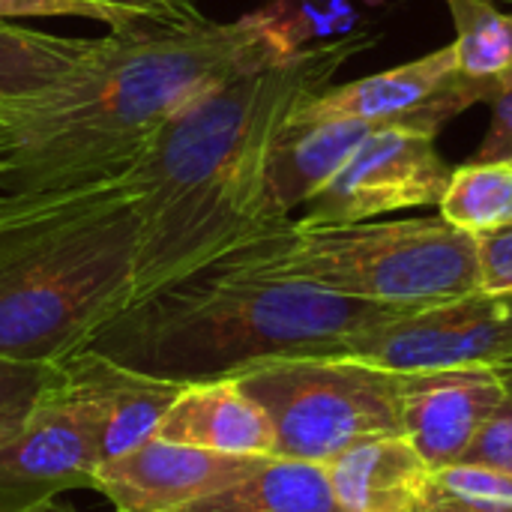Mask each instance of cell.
<instances>
[{"mask_svg": "<svg viewBox=\"0 0 512 512\" xmlns=\"http://www.w3.org/2000/svg\"><path fill=\"white\" fill-rule=\"evenodd\" d=\"M54 15H78V18H96L111 24L114 30H126L153 18L129 15L120 9H105V6H87V3H72V0H0V21L9 18H54Z\"/></svg>", "mask_w": 512, "mask_h": 512, "instance_id": "obj_24", "label": "cell"}, {"mask_svg": "<svg viewBox=\"0 0 512 512\" xmlns=\"http://www.w3.org/2000/svg\"><path fill=\"white\" fill-rule=\"evenodd\" d=\"M447 180L450 168L435 147V135L375 126L291 222L345 225L429 207L441 201Z\"/></svg>", "mask_w": 512, "mask_h": 512, "instance_id": "obj_8", "label": "cell"}, {"mask_svg": "<svg viewBox=\"0 0 512 512\" xmlns=\"http://www.w3.org/2000/svg\"><path fill=\"white\" fill-rule=\"evenodd\" d=\"M456 24V63L468 78H501L512 66V12L489 0H447Z\"/></svg>", "mask_w": 512, "mask_h": 512, "instance_id": "obj_20", "label": "cell"}, {"mask_svg": "<svg viewBox=\"0 0 512 512\" xmlns=\"http://www.w3.org/2000/svg\"><path fill=\"white\" fill-rule=\"evenodd\" d=\"M105 462V420L93 396L63 375L33 405L18 432L0 444V483L63 495L93 489V474Z\"/></svg>", "mask_w": 512, "mask_h": 512, "instance_id": "obj_10", "label": "cell"}, {"mask_svg": "<svg viewBox=\"0 0 512 512\" xmlns=\"http://www.w3.org/2000/svg\"><path fill=\"white\" fill-rule=\"evenodd\" d=\"M504 399L507 387L492 366L405 375L402 435L435 474L459 462Z\"/></svg>", "mask_w": 512, "mask_h": 512, "instance_id": "obj_12", "label": "cell"}, {"mask_svg": "<svg viewBox=\"0 0 512 512\" xmlns=\"http://www.w3.org/2000/svg\"><path fill=\"white\" fill-rule=\"evenodd\" d=\"M438 495L477 512H512V471L486 465H450L432 474Z\"/></svg>", "mask_w": 512, "mask_h": 512, "instance_id": "obj_21", "label": "cell"}, {"mask_svg": "<svg viewBox=\"0 0 512 512\" xmlns=\"http://www.w3.org/2000/svg\"><path fill=\"white\" fill-rule=\"evenodd\" d=\"M417 512H477V510H471V507H462V504H456V501H450V498L438 495V492H435V486L429 483V489H426V498H423V504H420V510Z\"/></svg>", "mask_w": 512, "mask_h": 512, "instance_id": "obj_29", "label": "cell"}, {"mask_svg": "<svg viewBox=\"0 0 512 512\" xmlns=\"http://www.w3.org/2000/svg\"><path fill=\"white\" fill-rule=\"evenodd\" d=\"M438 216L474 237L512 222V162L471 159L450 171Z\"/></svg>", "mask_w": 512, "mask_h": 512, "instance_id": "obj_19", "label": "cell"}, {"mask_svg": "<svg viewBox=\"0 0 512 512\" xmlns=\"http://www.w3.org/2000/svg\"><path fill=\"white\" fill-rule=\"evenodd\" d=\"M57 378V363H27L0 357V444L27 420L33 405Z\"/></svg>", "mask_w": 512, "mask_h": 512, "instance_id": "obj_22", "label": "cell"}, {"mask_svg": "<svg viewBox=\"0 0 512 512\" xmlns=\"http://www.w3.org/2000/svg\"><path fill=\"white\" fill-rule=\"evenodd\" d=\"M39 498H48L42 492H33V489H18V486H3L0 483V512H15Z\"/></svg>", "mask_w": 512, "mask_h": 512, "instance_id": "obj_28", "label": "cell"}, {"mask_svg": "<svg viewBox=\"0 0 512 512\" xmlns=\"http://www.w3.org/2000/svg\"><path fill=\"white\" fill-rule=\"evenodd\" d=\"M273 423V456L327 465L342 450L402 435L405 375L342 354L276 357L234 375Z\"/></svg>", "mask_w": 512, "mask_h": 512, "instance_id": "obj_6", "label": "cell"}, {"mask_svg": "<svg viewBox=\"0 0 512 512\" xmlns=\"http://www.w3.org/2000/svg\"><path fill=\"white\" fill-rule=\"evenodd\" d=\"M489 3H507V0H489Z\"/></svg>", "mask_w": 512, "mask_h": 512, "instance_id": "obj_32", "label": "cell"}, {"mask_svg": "<svg viewBox=\"0 0 512 512\" xmlns=\"http://www.w3.org/2000/svg\"><path fill=\"white\" fill-rule=\"evenodd\" d=\"M183 512H342L324 465L267 456L234 486Z\"/></svg>", "mask_w": 512, "mask_h": 512, "instance_id": "obj_17", "label": "cell"}, {"mask_svg": "<svg viewBox=\"0 0 512 512\" xmlns=\"http://www.w3.org/2000/svg\"><path fill=\"white\" fill-rule=\"evenodd\" d=\"M495 372L501 375V381H504L507 393H510V396H512V357H510V360H504L501 366H495Z\"/></svg>", "mask_w": 512, "mask_h": 512, "instance_id": "obj_31", "label": "cell"}, {"mask_svg": "<svg viewBox=\"0 0 512 512\" xmlns=\"http://www.w3.org/2000/svg\"><path fill=\"white\" fill-rule=\"evenodd\" d=\"M339 354L399 375L468 366L495 369L512 357V294L474 291L402 312L363 330Z\"/></svg>", "mask_w": 512, "mask_h": 512, "instance_id": "obj_7", "label": "cell"}, {"mask_svg": "<svg viewBox=\"0 0 512 512\" xmlns=\"http://www.w3.org/2000/svg\"><path fill=\"white\" fill-rule=\"evenodd\" d=\"M117 512H120V510H117Z\"/></svg>", "mask_w": 512, "mask_h": 512, "instance_id": "obj_33", "label": "cell"}, {"mask_svg": "<svg viewBox=\"0 0 512 512\" xmlns=\"http://www.w3.org/2000/svg\"><path fill=\"white\" fill-rule=\"evenodd\" d=\"M492 129L483 138L480 150L474 159L489 162V159H504L512 162V66L498 78V90L492 96Z\"/></svg>", "mask_w": 512, "mask_h": 512, "instance_id": "obj_26", "label": "cell"}, {"mask_svg": "<svg viewBox=\"0 0 512 512\" xmlns=\"http://www.w3.org/2000/svg\"><path fill=\"white\" fill-rule=\"evenodd\" d=\"M57 366L99 405L105 420V462L150 441L165 411L186 387L126 369L90 348L69 354Z\"/></svg>", "mask_w": 512, "mask_h": 512, "instance_id": "obj_15", "label": "cell"}, {"mask_svg": "<svg viewBox=\"0 0 512 512\" xmlns=\"http://www.w3.org/2000/svg\"><path fill=\"white\" fill-rule=\"evenodd\" d=\"M375 126L360 120H300L288 117L276 135L261 186V225L276 231L342 168L354 147Z\"/></svg>", "mask_w": 512, "mask_h": 512, "instance_id": "obj_13", "label": "cell"}, {"mask_svg": "<svg viewBox=\"0 0 512 512\" xmlns=\"http://www.w3.org/2000/svg\"><path fill=\"white\" fill-rule=\"evenodd\" d=\"M225 258L396 309H423L480 291L474 234L441 216L288 222Z\"/></svg>", "mask_w": 512, "mask_h": 512, "instance_id": "obj_5", "label": "cell"}, {"mask_svg": "<svg viewBox=\"0 0 512 512\" xmlns=\"http://www.w3.org/2000/svg\"><path fill=\"white\" fill-rule=\"evenodd\" d=\"M15 512H78L72 504H66V501H60V495H48V498H39V501H33V504H27V507H21V510Z\"/></svg>", "mask_w": 512, "mask_h": 512, "instance_id": "obj_30", "label": "cell"}, {"mask_svg": "<svg viewBox=\"0 0 512 512\" xmlns=\"http://www.w3.org/2000/svg\"><path fill=\"white\" fill-rule=\"evenodd\" d=\"M456 465H486L498 471H512V396L489 414L474 441L465 447Z\"/></svg>", "mask_w": 512, "mask_h": 512, "instance_id": "obj_23", "label": "cell"}, {"mask_svg": "<svg viewBox=\"0 0 512 512\" xmlns=\"http://www.w3.org/2000/svg\"><path fill=\"white\" fill-rule=\"evenodd\" d=\"M402 312L411 309L222 258L132 303L84 348L162 381L201 384L276 357L339 354Z\"/></svg>", "mask_w": 512, "mask_h": 512, "instance_id": "obj_3", "label": "cell"}, {"mask_svg": "<svg viewBox=\"0 0 512 512\" xmlns=\"http://www.w3.org/2000/svg\"><path fill=\"white\" fill-rule=\"evenodd\" d=\"M324 471L342 512H417L432 483L429 465L405 435L360 441Z\"/></svg>", "mask_w": 512, "mask_h": 512, "instance_id": "obj_16", "label": "cell"}, {"mask_svg": "<svg viewBox=\"0 0 512 512\" xmlns=\"http://www.w3.org/2000/svg\"><path fill=\"white\" fill-rule=\"evenodd\" d=\"M72 3L120 9V12L141 15V18H171V15H177V12H183V9H186V6H180L177 0H72Z\"/></svg>", "mask_w": 512, "mask_h": 512, "instance_id": "obj_27", "label": "cell"}, {"mask_svg": "<svg viewBox=\"0 0 512 512\" xmlns=\"http://www.w3.org/2000/svg\"><path fill=\"white\" fill-rule=\"evenodd\" d=\"M498 78H468L459 72L456 48L444 45L426 57L396 69L324 87L306 99L294 117L300 120H360L369 126H402L426 135L477 102H492Z\"/></svg>", "mask_w": 512, "mask_h": 512, "instance_id": "obj_9", "label": "cell"}, {"mask_svg": "<svg viewBox=\"0 0 512 512\" xmlns=\"http://www.w3.org/2000/svg\"><path fill=\"white\" fill-rule=\"evenodd\" d=\"M267 456H228L150 438L102 462L93 489L120 512H183L234 486Z\"/></svg>", "mask_w": 512, "mask_h": 512, "instance_id": "obj_11", "label": "cell"}, {"mask_svg": "<svg viewBox=\"0 0 512 512\" xmlns=\"http://www.w3.org/2000/svg\"><path fill=\"white\" fill-rule=\"evenodd\" d=\"M477 240V273L480 291L512 294V222L483 231Z\"/></svg>", "mask_w": 512, "mask_h": 512, "instance_id": "obj_25", "label": "cell"}, {"mask_svg": "<svg viewBox=\"0 0 512 512\" xmlns=\"http://www.w3.org/2000/svg\"><path fill=\"white\" fill-rule=\"evenodd\" d=\"M159 441L228 456H273V423L234 378L186 384L156 426Z\"/></svg>", "mask_w": 512, "mask_h": 512, "instance_id": "obj_14", "label": "cell"}, {"mask_svg": "<svg viewBox=\"0 0 512 512\" xmlns=\"http://www.w3.org/2000/svg\"><path fill=\"white\" fill-rule=\"evenodd\" d=\"M297 48L291 24L273 15L210 21L189 6L93 39L66 78L0 105V198L123 174L180 108Z\"/></svg>", "mask_w": 512, "mask_h": 512, "instance_id": "obj_1", "label": "cell"}, {"mask_svg": "<svg viewBox=\"0 0 512 512\" xmlns=\"http://www.w3.org/2000/svg\"><path fill=\"white\" fill-rule=\"evenodd\" d=\"M141 228L123 174L0 198V357L60 363L138 300Z\"/></svg>", "mask_w": 512, "mask_h": 512, "instance_id": "obj_4", "label": "cell"}, {"mask_svg": "<svg viewBox=\"0 0 512 512\" xmlns=\"http://www.w3.org/2000/svg\"><path fill=\"white\" fill-rule=\"evenodd\" d=\"M369 42L348 36L240 72L150 138L123 171L141 228L138 300L267 237L261 186L276 135Z\"/></svg>", "mask_w": 512, "mask_h": 512, "instance_id": "obj_2", "label": "cell"}, {"mask_svg": "<svg viewBox=\"0 0 512 512\" xmlns=\"http://www.w3.org/2000/svg\"><path fill=\"white\" fill-rule=\"evenodd\" d=\"M90 48L93 39H69L0 21V105L36 96L57 84Z\"/></svg>", "mask_w": 512, "mask_h": 512, "instance_id": "obj_18", "label": "cell"}]
</instances>
